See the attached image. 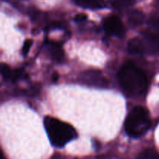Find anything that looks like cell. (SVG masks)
Listing matches in <instances>:
<instances>
[{"label":"cell","instance_id":"6da1fadb","mask_svg":"<svg viewBox=\"0 0 159 159\" xmlns=\"http://www.w3.org/2000/svg\"><path fill=\"white\" fill-rule=\"evenodd\" d=\"M119 81L124 91L131 96H141L147 90L145 74L131 62L125 64L120 70Z\"/></svg>","mask_w":159,"mask_h":159},{"label":"cell","instance_id":"7a4b0ae2","mask_svg":"<svg viewBox=\"0 0 159 159\" xmlns=\"http://www.w3.org/2000/svg\"><path fill=\"white\" fill-rule=\"evenodd\" d=\"M43 125L50 141L56 148H63L77 137V132L72 126L56 118L46 116Z\"/></svg>","mask_w":159,"mask_h":159},{"label":"cell","instance_id":"3957f363","mask_svg":"<svg viewBox=\"0 0 159 159\" xmlns=\"http://www.w3.org/2000/svg\"><path fill=\"white\" fill-rule=\"evenodd\" d=\"M150 127L149 113L143 107H134L127 116L124 124L126 132L133 138H140L144 136Z\"/></svg>","mask_w":159,"mask_h":159},{"label":"cell","instance_id":"277c9868","mask_svg":"<svg viewBox=\"0 0 159 159\" xmlns=\"http://www.w3.org/2000/svg\"><path fill=\"white\" fill-rule=\"evenodd\" d=\"M103 26L106 32L110 35L121 37L125 34L124 24L116 16H110L104 19Z\"/></svg>","mask_w":159,"mask_h":159},{"label":"cell","instance_id":"5b68a950","mask_svg":"<svg viewBox=\"0 0 159 159\" xmlns=\"http://www.w3.org/2000/svg\"><path fill=\"white\" fill-rule=\"evenodd\" d=\"M82 82L86 85L97 87L107 86V79L102 75L100 71L91 70L84 72L81 77Z\"/></svg>","mask_w":159,"mask_h":159},{"label":"cell","instance_id":"8992f818","mask_svg":"<svg viewBox=\"0 0 159 159\" xmlns=\"http://www.w3.org/2000/svg\"><path fill=\"white\" fill-rule=\"evenodd\" d=\"M47 50L50 57L54 61L60 62L64 58V51L59 43L54 41H47Z\"/></svg>","mask_w":159,"mask_h":159},{"label":"cell","instance_id":"52a82bcc","mask_svg":"<svg viewBox=\"0 0 159 159\" xmlns=\"http://www.w3.org/2000/svg\"><path fill=\"white\" fill-rule=\"evenodd\" d=\"M128 51L132 54H143L148 51L144 40L140 37H134L128 42L127 45Z\"/></svg>","mask_w":159,"mask_h":159},{"label":"cell","instance_id":"ba28073f","mask_svg":"<svg viewBox=\"0 0 159 159\" xmlns=\"http://www.w3.org/2000/svg\"><path fill=\"white\" fill-rule=\"evenodd\" d=\"M78 6L85 9H100L106 7V3L103 0H73Z\"/></svg>","mask_w":159,"mask_h":159},{"label":"cell","instance_id":"9c48e42d","mask_svg":"<svg viewBox=\"0 0 159 159\" xmlns=\"http://www.w3.org/2000/svg\"><path fill=\"white\" fill-rule=\"evenodd\" d=\"M144 20V15L141 12L138 10H134L129 15L128 21L129 23L133 27L140 26L143 23Z\"/></svg>","mask_w":159,"mask_h":159},{"label":"cell","instance_id":"30bf717a","mask_svg":"<svg viewBox=\"0 0 159 159\" xmlns=\"http://www.w3.org/2000/svg\"><path fill=\"white\" fill-rule=\"evenodd\" d=\"M136 159H159V154L153 148H147L142 151Z\"/></svg>","mask_w":159,"mask_h":159},{"label":"cell","instance_id":"8fae6325","mask_svg":"<svg viewBox=\"0 0 159 159\" xmlns=\"http://www.w3.org/2000/svg\"><path fill=\"white\" fill-rule=\"evenodd\" d=\"M109 2L114 9H123L132 6L134 0H109Z\"/></svg>","mask_w":159,"mask_h":159},{"label":"cell","instance_id":"7c38bea8","mask_svg":"<svg viewBox=\"0 0 159 159\" xmlns=\"http://www.w3.org/2000/svg\"><path fill=\"white\" fill-rule=\"evenodd\" d=\"M1 73L3 79L5 80H12L13 75V71L10 68V67L6 64L1 65Z\"/></svg>","mask_w":159,"mask_h":159},{"label":"cell","instance_id":"4fadbf2b","mask_svg":"<svg viewBox=\"0 0 159 159\" xmlns=\"http://www.w3.org/2000/svg\"><path fill=\"white\" fill-rule=\"evenodd\" d=\"M32 43L33 40H30V39H28V40H26V41L24 42L23 46V49H22V52H23V55H26V54H27V53L29 52L30 51V48L32 46Z\"/></svg>","mask_w":159,"mask_h":159},{"label":"cell","instance_id":"5bb4252c","mask_svg":"<svg viewBox=\"0 0 159 159\" xmlns=\"http://www.w3.org/2000/svg\"><path fill=\"white\" fill-rule=\"evenodd\" d=\"M86 19L87 16L85 14L80 13L75 16V21L77 22V23H81V22H83L85 20H86Z\"/></svg>","mask_w":159,"mask_h":159},{"label":"cell","instance_id":"9a60e30c","mask_svg":"<svg viewBox=\"0 0 159 159\" xmlns=\"http://www.w3.org/2000/svg\"><path fill=\"white\" fill-rule=\"evenodd\" d=\"M54 81H57V72L54 73Z\"/></svg>","mask_w":159,"mask_h":159},{"label":"cell","instance_id":"2e32d148","mask_svg":"<svg viewBox=\"0 0 159 159\" xmlns=\"http://www.w3.org/2000/svg\"><path fill=\"white\" fill-rule=\"evenodd\" d=\"M2 159H5L4 158V156H3V155H2Z\"/></svg>","mask_w":159,"mask_h":159}]
</instances>
